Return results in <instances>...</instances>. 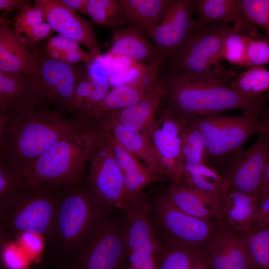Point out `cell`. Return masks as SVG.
Wrapping results in <instances>:
<instances>
[{
  "label": "cell",
  "mask_w": 269,
  "mask_h": 269,
  "mask_svg": "<svg viewBox=\"0 0 269 269\" xmlns=\"http://www.w3.org/2000/svg\"><path fill=\"white\" fill-rule=\"evenodd\" d=\"M92 129L79 118L38 109L33 103L12 106L0 115V160L21 174L61 139Z\"/></svg>",
  "instance_id": "cell-1"
},
{
  "label": "cell",
  "mask_w": 269,
  "mask_h": 269,
  "mask_svg": "<svg viewBox=\"0 0 269 269\" xmlns=\"http://www.w3.org/2000/svg\"><path fill=\"white\" fill-rule=\"evenodd\" d=\"M117 210L101 201L82 180L63 186L52 234L44 246L46 263L66 268L95 228Z\"/></svg>",
  "instance_id": "cell-2"
},
{
  "label": "cell",
  "mask_w": 269,
  "mask_h": 269,
  "mask_svg": "<svg viewBox=\"0 0 269 269\" xmlns=\"http://www.w3.org/2000/svg\"><path fill=\"white\" fill-rule=\"evenodd\" d=\"M167 109L178 118L188 120L223 114L231 110L263 116L269 99L241 95L229 85L210 79H201L168 71L163 80Z\"/></svg>",
  "instance_id": "cell-3"
},
{
  "label": "cell",
  "mask_w": 269,
  "mask_h": 269,
  "mask_svg": "<svg viewBox=\"0 0 269 269\" xmlns=\"http://www.w3.org/2000/svg\"><path fill=\"white\" fill-rule=\"evenodd\" d=\"M63 186L27 183L0 204V242L28 233L40 237L44 246L51 237Z\"/></svg>",
  "instance_id": "cell-4"
},
{
  "label": "cell",
  "mask_w": 269,
  "mask_h": 269,
  "mask_svg": "<svg viewBox=\"0 0 269 269\" xmlns=\"http://www.w3.org/2000/svg\"><path fill=\"white\" fill-rule=\"evenodd\" d=\"M100 134L93 128L61 139L32 161L23 176L34 185L65 186L79 182Z\"/></svg>",
  "instance_id": "cell-5"
},
{
  "label": "cell",
  "mask_w": 269,
  "mask_h": 269,
  "mask_svg": "<svg viewBox=\"0 0 269 269\" xmlns=\"http://www.w3.org/2000/svg\"><path fill=\"white\" fill-rule=\"evenodd\" d=\"M230 24H208L192 35L184 48L163 66L168 71L191 77L215 80L228 85L236 74L221 63L224 39L232 28Z\"/></svg>",
  "instance_id": "cell-6"
},
{
  "label": "cell",
  "mask_w": 269,
  "mask_h": 269,
  "mask_svg": "<svg viewBox=\"0 0 269 269\" xmlns=\"http://www.w3.org/2000/svg\"><path fill=\"white\" fill-rule=\"evenodd\" d=\"M31 48L36 60L35 71L31 74L33 103L40 110L61 115L70 112L75 89L80 77L88 71L87 67L52 59L38 49Z\"/></svg>",
  "instance_id": "cell-7"
},
{
  "label": "cell",
  "mask_w": 269,
  "mask_h": 269,
  "mask_svg": "<svg viewBox=\"0 0 269 269\" xmlns=\"http://www.w3.org/2000/svg\"><path fill=\"white\" fill-rule=\"evenodd\" d=\"M117 210L93 231L63 269H129L127 220Z\"/></svg>",
  "instance_id": "cell-8"
},
{
  "label": "cell",
  "mask_w": 269,
  "mask_h": 269,
  "mask_svg": "<svg viewBox=\"0 0 269 269\" xmlns=\"http://www.w3.org/2000/svg\"><path fill=\"white\" fill-rule=\"evenodd\" d=\"M148 204V216L160 244L180 245L203 251L215 232V222L191 216L177 208L167 194Z\"/></svg>",
  "instance_id": "cell-9"
},
{
  "label": "cell",
  "mask_w": 269,
  "mask_h": 269,
  "mask_svg": "<svg viewBox=\"0 0 269 269\" xmlns=\"http://www.w3.org/2000/svg\"><path fill=\"white\" fill-rule=\"evenodd\" d=\"M261 117L242 113L239 116L223 114L203 116L186 121L198 129L206 144L210 160L223 167L227 159L243 147L252 136L259 134Z\"/></svg>",
  "instance_id": "cell-10"
},
{
  "label": "cell",
  "mask_w": 269,
  "mask_h": 269,
  "mask_svg": "<svg viewBox=\"0 0 269 269\" xmlns=\"http://www.w3.org/2000/svg\"><path fill=\"white\" fill-rule=\"evenodd\" d=\"M127 220L129 269H157L161 249L148 216V204L142 193L128 202Z\"/></svg>",
  "instance_id": "cell-11"
},
{
  "label": "cell",
  "mask_w": 269,
  "mask_h": 269,
  "mask_svg": "<svg viewBox=\"0 0 269 269\" xmlns=\"http://www.w3.org/2000/svg\"><path fill=\"white\" fill-rule=\"evenodd\" d=\"M100 137L91 156L87 184L106 204L124 210L130 199L123 176L106 135Z\"/></svg>",
  "instance_id": "cell-12"
},
{
  "label": "cell",
  "mask_w": 269,
  "mask_h": 269,
  "mask_svg": "<svg viewBox=\"0 0 269 269\" xmlns=\"http://www.w3.org/2000/svg\"><path fill=\"white\" fill-rule=\"evenodd\" d=\"M195 10L196 0H174L159 22L142 32L153 41L166 60L180 51L195 33Z\"/></svg>",
  "instance_id": "cell-13"
},
{
  "label": "cell",
  "mask_w": 269,
  "mask_h": 269,
  "mask_svg": "<svg viewBox=\"0 0 269 269\" xmlns=\"http://www.w3.org/2000/svg\"><path fill=\"white\" fill-rule=\"evenodd\" d=\"M269 159V143L264 136L259 134L251 146L238 150L225 161L221 175L227 182L229 189L258 199Z\"/></svg>",
  "instance_id": "cell-14"
},
{
  "label": "cell",
  "mask_w": 269,
  "mask_h": 269,
  "mask_svg": "<svg viewBox=\"0 0 269 269\" xmlns=\"http://www.w3.org/2000/svg\"><path fill=\"white\" fill-rule=\"evenodd\" d=\"M165 60L163 56L143 66L134 78L110 90L100 102L74 117L92 125L94 121L106 113L136 104L159 83V72Z\"/></svg>",
  "instance_id": "cell-15"
},
{
  "label": "cell",
  "mask_w": 269,
  "mask_h": 269,
  "mask_svg": "<svg viewBox=\"0 0 269 269\" xmlns=\"http://www.w3.org/2000/svg\"><path fill=\"white\" fill-rule=\"evenodd\" d=\"M34 5L41 10L54 31L84 46L96 59L101 56L91 21L82 18L61 0H36Z\"/></svg>",
  "instance_id": "cell-16"
},
{
  "label": "cell",
  "mask_w": 269,
  "mask_h": 269,
  "mask_svg": "<svg viewBox=\"0 0 269 269\" xmlns=\"http://www.w3.org/2000/svg\"><path fill=\"white\" fill-rule=\"evenodd\" d=\"M203 252L209 269H254L240 235L228 229L217 226Z\"/></svg>",
  "instance_id": "cell-17"
},
{
  "label": "cell",
  "mask_w": 269,
  "mask_h": 269,
  "mask_svg": "<svg viewBox=\"0 0 269 269\" xmlns=\"http://www.w3.org/2000/svg\"><path fill=\"white\" fill-rule=\"evenodd\" d=\"M258 207L257 198L229 189L220 202L215 222L239 235L248 233L255 228Z\"/></svg>",
  "instance_id": "cell-18"
},
{
  "label": "cell",
  "mask_w": 269,
  "mask_h": 269,
  "mask_svg": "<svg viewBox=\"0 0 269 269\" xmlns=\"http://www.w3.org/2000/svg\"><path fill=\"white\" fill-rule=\"evenodd\" d=\"M107 47L108 55L127 57L143 66L163 56L154 43L132 25L113 29Z\"/></svg>",
  "instance_id": "cell-19"
},
{
  "label": "cell",
  "mask_w": 269,
  "mask_h": 269,
  "mask_svg": "<svg viewBox=\"0 0 269 269\" xmlns=\"http://www.w3.org/2000/svg\"><path fill=\"white\" fill-rule=\"evenodd\" d=\"M164 96L165 90L160 80L136 104L109 112L98 118L115 122L131 131L145 133L154 124L155 114Z\"/></svg>",
  "instance_id": "cell-20"
},
{
  "label": "cell",
  "mask_w": 269,
  "mask_h": 269,
  "mask_svg": "<svg viewBox=\"0 0 269 269\" xmlns=\"http://www.w3.org/2000/svg\"><path fill=\"white\" fill-rule=\"evenodd\" d=\"M94 126L101 134H110L125 148L141 159L151 172L164 177L157 151L146 133L131 131L115 122L102 118L94 121Z\"/></svg>",
  "instance_id": "cell-21"
},
{
  "label": "cell",
  "mask_w": 269,
  "mask_h": 269,
  "mask_svg": "<svg viewBox=\"0 0 269 269\" xmlns=\"http://www.w3.org/2000/svg\"><path fill=\"white\" fill-rule=\"evenodd\" d=\"M196 10L198 18L195 33L209 24L233 23L253 37L264 38L245 17L240 0H196Z\"/></svg>",
  "instance_id": "cell-22"
},
{
  "label": "cell",
  "mask_w": 269,
  "mask_h": 269,
  "mask_svg": "<svg viewBox=\"0 0 269 269\" xmlns=\"http://www.w3.org/2000/svg\"><path fill=\"white\" fill-rule=\"evenodd\" d=\"M36 60L5 18H0V71L8 74H32Z\"/></svg>",
  "instance_id": "cell-23"
},
{
  "label": "cell",
  "mask_w": 269,
  "mask_h": 269,
  "mask_svg": "<svg viewBox=\"0 0 269 269\" xmlns=\"http://www.w3.org/2000/svg\"><path fill=\"white\" fill-rule=\"evenodd\" d=\"M105 134L122 172L127 194L134 198L148 185L162 181L164 177L151 172L135 155L122 145L110 134Z\"/></svg>",
  "instance_id": "cell-24"
},
{
  "label": "cell",
  "mask_w": 269,
  "mask_h": 269,
  "mask_svg": "<svg viewBox=\"0 0 269 269\" xmlns=\"http://www.w3.org/2000/svg\"><path fill=\"white\" fill-rule=\"evenodd\" d=\"M166 194L177 208L191 216L214 222L217 218L221 201L204 192L172 183Z\"/></svg>",
  "instance_id": "cell-25"
},
{
  "label": "cell",
  "mask_w": 269,
  "mask_h": 269,
  "mask_svg": "<svg viewBox=\"0 0 269 269\" xmlns=\"http://www.w3.org/2000/svg\"><path fill=\"white\" fill-rule=\"evenodd\" d=\"M174 0H119L130 25L142 32L156 24Z\"/></svg>",
  "instance_id": "cell-26"
},
{
  "label": "cell",
  "mask_w": 269,
  "mask_h": 269,
  "mask_svg": "<svg viewBox=\"0 0 269 269\" xmlns=\"http://www.w3.org/2000/svg\"><path fill=\"white\" fill-rule=\"evenodd\" d=\"M33 103L31 75L8 74L0 71V115L13 106Z\"/></svg>",
  "instance_id": "cell-27"
},
{
  "label": "cell",
  "mask_w": 269,
  "mask_h": 269,
  "mask_svg": "<svg viewBox=\"0 0 269 269\" xmlns=\"http://www.w3.org/2000/svg\"><path fill=\"white\" fill-rule=\"evenodd\" d=\"M87 12L93 24L109 26L112 29L130 25L119 0H88Z\"/></svg>",
  "instance_id": "cell-28"
},
{
  "label": "cell",
  "mask_w": 269,
  "mask_h": 269,
  "mask_svg": "<svg viewBox=\"0 0 269 269\" xmlns=\"http://www.w3.org/2000/svg\"><path fill=\"white\" fill-rule=\"evenodd\" d=\"M160 245L157 269H189L204 255L201 250L173 244Z\"/></svg>",
  "instance_id": "cell-29"
},
{
  "label": "cell",
  "mask_w": 269,
  "mask_h": 269,
  "mask_svg": "<svg viewBox=\"0 0 269 269\" xmlns=\"http://www.w3.org/2000/svg\"><path fill=\"white\" fill-rule=\"evenodd\" d=\"M229 86L243 96L259 97L269 91V70L264 66L250 67L237 76Z\"/></svg>",
  "instance_id": "cell-30"
},
{
  "label": "cell",
  "mask_w": 269,
  "mask_h": 269,
  "mask_svg": "<svg viewBox=\"0 0 269 269\" xmlns=\"http://www.w3.org/2000/svg\"><path fill=\"white\" fill-rule=\"evenodd\" d=\"M254 269H269V227L240 235Z\"/></svg>",
  "instance_id": "cell-31"
},
{
  "label": "cell",
  "mask_w": 269,
  "mask_h": 269,
  "mask_svg": "<svg viewBox=\"0 0 269 269\" xmlns=\"http://www.w3.org/2000/svg\"><path fill=\"white\" fill-rule=\"evenodd\" d=\"M248 36L252 37L242 28L234 25L224 39L222 58L230 63L246 67V43Z\"/></svg>",
  "instance_id": "cell-32"
},
{
  "label": "cell",
  "mask_w": 269,
  "mask_h": 269,
  "mask_svg": "<svg viewBox=\"0 0 269 269\" xmlns=\"http://www.w3.org/2000/svg\"><path fill=\"white\" fill-rule=\"evenodd\" d=\"M241 6L247 20L258 25L266 33L269 42V0H240Z\"/></svg>",
  "instance_id": "cell-33"
},
{
  "label": "cell",
  "mask_w": 269,
  "mask_h": 269,
  "mask_svg": "<svg viewBox=\"0 0 269 269\" xmlns=\"http://www.w3.org/2000/svg\"><path fill=\"white\" fill-rule=\"evenodd\" d=\"M145 133L158 153L166 157L180 159L181 138H174L165 134L156 121Z\"/></svg>",
  "instance_id": "cell-34"
},
{
  "label": "cell",
  "mask_w": 269,
  "mask_h": 269,
  "mask_svg": "<svg viewBox=\"0 0 269 269\" xmlns=\"http://www.w3.org/2000/svg\"><path fill=\"white\" fill-rule=\"evenodd\" d=\"M27 183L23 176L0 161V204Z\"/></svg>",
  "instance_id": "cell-35"
},
{
  "label": "cell",
  "mask_w": 269,
  "mask_h": 269,
  "mask_svg": "<svg viewBox=\"0 0 269 269\" xmlns=\"http://www.w3.org/2000/svg\"><path fill=\"white\" fill-rule=\"evenodd\" d=\"M44 20L41 10L34 5L28 4L19 10L14 22L13 30L21 38Z\"/></svg>",
  "instance_id": "cell-36"
},
{
  "label": "cell",
  "mask_w": 269,
  "mask_h": 269,
  "mask_svg": "<svg viewBox=\"0 0 269 269\" xmlns=\"http://www.w3.org/2000/svg\"><path fill=\"white\" fill-rule=\"evenodd\" d=\"M269 64V42L266 38L248 36L246 50V67H252Z\"/></svg>",
  "instance_id": "cell-37"
},
{
  "label": "cell",
  "mask_w": 269,
  "mask_h": 269,
  "mask_svg": "<svg viewBox=\"0 0 269 269\" xmlns=\"http://www.w3.org/2000/svg\"><path fill=\"white\" fill-rule=\"evenodd\" d=\"M182 163L184 177L187 175L199 176L214 182L226 191L229 190V185L226 180L214 168L207 163L183 161Z\"/></svg>",
  "instance_id": "cell-38"
},
{
  "label": "cell",
  "mask_w": 269,
  "mask_h": 269,
  "mask_svg": "<svg viewBox=\"0 0 269 269\" xmlns=\"http://www.w3.org/2000/svg\"><path fill=\"white\" fill-rule=\"evenodd\" d=\"M95 85V79L85 72L79 79L75 89L70 111L80 112L92 93Z\"/></svg>",
  "instance_id": "cell-39"
},
{
  "label": "cell",
  "mask_w": 269,
  "mask_h": 269,
  "mask_svg": "<svg viewBox=\"0 0 269 269\" xmlns=\"http://www.w3.org/2000/svg\"><path fill=\"white\" fill-rule=\"evenodd\" d=\"M181 142L206 156L208 155L204 138L200 132L186 122L181 134Z\"/></svg>",
  "instance_id": "cell-40"
},
{
  "label": "cell",
  "mask_w": 269,
  "mask_h": 269,
  "mask_svg": "<svg viewBox=\"0 0 269 269\" xmlns=\"http://www.w3.org/2000/svg\"><path fill=\"white\" fill-rule=\"evenodd\" d=\"M109 90V86L106 78L95 79V85L89 98L82 110L75 115L85 112L100 102L107 95Z\"/></svg>",
  "instance_id": "cell-41"
},
{
  "label": "cell",
  "mask_w": 269,
  "mask_h": 269,
  "mask_svg": "<svg viewBox=\"0 0 269 269\" xmlns=\"http://www.w3.org/2000/svg\"><path fill=\"white\" fill-rule=\"evenodd\" d=\"M53 31L49 24L43 21L20 39L25 46L32 47L40 41L49 38Z\"/></svg>",
  "instance_id": "cell-42"
},
{
  "label": "cell",
  "mask_w": 269,
  "mask_h": 269,
  "mask_svg": "<svg viewBox=\"0 0 269 269\" xmlns=\"http://www.w3.org/2000/svg\"><path fill=\"white\" fill-rule=\"evenodd\" d=\"M45 46L60 51L63 55V59L66 53L81 49L78 43L59 34L49 37Z\"/></svg>",
  "instance_id": "cell-43"
},
{
  "label": "cell",
  "mask_w": 269,
  "mask_h": 269,
  "mask_svg": "<svg viewBox=\"0 0 269 269\" xmlns=\"http://www.w3.org/2000/svg\"><path fill=\"white\" fill-rule=\"evenodd\" d=\"M269 227V194L258 200L255 229Z\"/></svg>",
  "instance_id": "cell-44"
},
{
  "label": "cell",
  "mask_w": 269,
  "mask_h": 269,
  "mask_svg": "<svg viewBox=\"0 0 269 269\" xmlns=\"http://www.w3.org/2000/svg\"><path fill=\"white\" fill-rule=\"evenodd\" d=\"M96 58L89 52L82 49L70 51L64 55L63 62L71 65L79 63L90 64Z\"/></svg>",
  "instance_id": "cell-45"
},
{
  "label": "cell",
  "mask_w": 269,
  "mask_h": 269,
  "mask_svg": "<svg viewBox=\"0 0 269 269\" xmlns=\"http://www.w3.org/2000/svg\"><path fill=\"white\" fill-rule=\"evenodd\" d=\"M180 159L182 161L207 163L208 158L186 144L181 142Z\"/></svg>",
  "instance_id": "cell-46"
},
{
  "label": "cell",
  "mask_w": 269,
  "mask_h": 269,
  "mask_svg": "<svg viewBox=\"0 0 269 269\" xmlns=\"http://www.w3.org/2000/svg\"><path fill=\"white\" fill-rule=\"evenodd\" d=\"M30 3V1L27 0H0V9L5 11L2 17L5 18L6 15L13 9L16 8L20 10Z\"/></svg>",
  "instance_id": "cell-47"
},
{
  "label": "cell",
  "mask_w": 269,
  "mask_h": 269,
  "mask_svg": "<svg viewBox=\"0 0 269 269\" xmlns=\"http://www.w3.org/2000/svg\"><path fill=\"white\" fill-rule=\"evenodd\" d=\"M62 3L75 12L79 11L88 15V0H61Z\"/></svg>",
  "instance_id": "cell-48"
},
{
  "label": "cell",
  "mask_w": 269,
  "mask_h": 269,
  "mask_svg": "<svg viewBox=\"0 0 269 269\" xmlns=\"http://www.w3.org/2000/svg\"><path fill=\"white\" fill-rule=\"evenodd\" d=\"M269 194V159L267 164L258 196V200Z\"/></svg>",
  "instance_id": "cell-49"
},
{
  "label": "cell",
  "mask_w": 269,
  "mask_h": 269,
  "mask_svg": "<svg viewBox=\"0 0 269 269\" xmlns=\"http://www.w3.org/2000/svg\"><path fill=\"white\" fill-rule=\"evenodd\" d=\"M259 134L264 136L269 143V106L266 109L261 118L260 131Z\"/></svg>",
  "instance_id": "cell-50"
},
{
  "label": "cell",
  "mask_w": 269,
  "mask_h": 269,
  "mask_svg": "<svg viewBox=\"0 0 269 269\" xmlns=\"http://www.w3.org/2000/svg\"><path fill=\"white\" fill-rule=\"evenodd\" d=\"M189 269H209L207 265L205 254L201 259L195 263Z\"/></svg>",
  "instance_id": "cell-51"
},
{
  "label": "cell",
  "mask_w": 269,
  "mask_h": 269,
  "mask_svg": "<svg viewBox=\"0 0 269 269\" xmlns=\"http://www.w3.org/2000/svg\"><path fill=\"white\" fill-rule=\"evenodd\" d=\"M267 96H268L269 102V91L267 93Z\"/></svg>",
  "instance_id": "cell-52"
},
{
  "label": "cell",
  "mask_w": 269,
  "mask_h": 269,
  "mask_svg": "<svg viewBox=\"0 0 269 269\" xmlns=\"http://www.w3.org/2000/svg\"><path fill=\"white\" fill-rule=\"evenodd\" d=\"M44 269V268H40V269Z\"/></svg>",
  "instance_id": "cell-53"
}]
</instances>
